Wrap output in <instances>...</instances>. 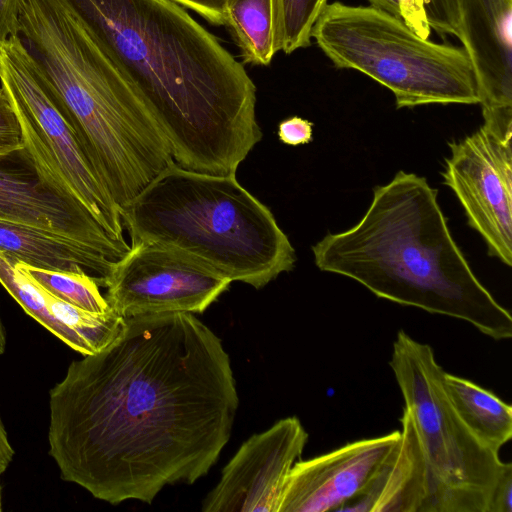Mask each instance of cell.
<instances>
[{"instance_id":"5","label":"cell","mask_w":512,"mask_h":512,"mask_svg":"<svg viewBox=\"0 0 512 512\" xmlns=\"http://www.w3.org/2000/svg\"><path fill=\"white\" fill-rule=\"evenodd\" d=\"M120 215L131 245L176 248L256 289L295 266V249L271 210L236 174L194 172L172 162Z\"/></svg>"},{"instance_id":"10","label":"cell","mask_w":512,"mask_h":512,"mask_svg":"<svg viewBox=\"0 0 512 512\" xmlns=\"http://www.w3.org/2000/svg\"><path fill=\"white\" fill-rule=\"evenodd\" d=\"M232 281L196 258L157 243L130 245L101 287L122 317L155 313H203Z\"/></svg>"},{"instance_id":"14","label":"cell","mask_w":512,"mask_h":512,"mask_svg":"<svg viewBox=\"0 0 512 512\" xmlns=\"http://www.w3.org/2000/svg\"><path fill=\"white\" fill-rule=\"evenodd\" d=\"M459 39L484 109L512 107V0H458Z\"/></svg>"},{"instance_id":"27","label":"cell","mask_w":512,"mask_h":512,"mask_svg":"<svg viewBox=\"0 0 512 512\" xmlns=\"http://www.w3.org/2000/svg\"><path fill=\"white\" fill-rule=\"evenodd\" d=\"M188 8L214 25H223V10L226 0H173Z\"/></svg>"},{"instance_id":"24","label":"cell","mask_w":512,"mask_h":512,"mask_svg":"<svg viewBox=\"0 0 512 512\" xmlns=\"http://www.w3.org/2000/svg\"><path fill=\"white\" fill-rule=\"evenodd\" d=\"M278 137L290 146L310 143L313 140V123L299 116L289 117L279 123Z\"/></svg>"},{"instance_id":"1","label":"cell","mask_w":512,"mask_h":512,"mask_svg":"<svg viewBox=\"0 0 512 512\" xmlns=\"http://www.w3.org/2000/svg\"><path fill=\"white\" fill-rule=\"evenodd\" d=\"M124 318L50 390L49 454L63 480L99 500L150 504L208 473L239 400L220 338L194 314Z\"/></svg>"},{"instance_id":"12","label":"cell","mask_w":512,"mask_h":512,"mask_svg":"<svg viewBox=\"0 0 512 512\" xmlns=\"http://www.w3.org/2000/svg\"><path fill=\"white\" fill-rule=\"evenodd\" d=\"M308 433L295 416L248 438L203 501L204 512H278L288 473L302 455Z\"/></svg>"},{"instance_id":"9","label":"cell","mask_w":512,"mask_h":512,"mask_svg":"<svg viewBox=\"0 0 512 512\" xmlns=\"http://www.w3.org/2000/svg\"><path fill=\"white\" fill-rule=\"evenodd\" d=\"M0 154V221L23 224L92 248L112 261L129 244L114 240L55 173L38 143Z\"/></svg>"},{"instance_id":"19","label":"cell","mask_w":512,"mask_h":512,"mask_svg":"<svg viewBox=\"0 0 512 512\" xmlns=\"http://www.w3.org/2000/svg\"><path fill=\"white\" fill-rule=\"evenodd\" d=\"M223 25L245 64L269 65L277 53L273 0H226Z\"/></svg>"},{"instance_id":"8","label":"cell","mask_w":512,"mask_h":512,"mask_svg":"<svg viewBox=\"0 0 512 512\" xmlns=\"http://www.w3.org/2000/svg\"><path fill=\"white\" fill-rule=\"evenodd\" d=\"M0 83L16 111L22 133L38 143L55 173L106 232L128 244L119 206L58 110L19 35L0 44Z\"/></svg>"},{"instance_id":"21","label":"cell","mask_w":512,"mask_h":512,"mask_svg":"<svg viewBox=\"0 0 512 512\" xmlns=\"http://www.w3.org/2000/svg\"><path fill=\"white\" fill-rule=\"evenodd\" d=\"M20 264L38 285L55 297L90 313L112 310L100 292L98 278L87 273L50 271Z\"/></svg>"},{"instance_id":"6","label":"cell","mask_w":512,"mask_h":512,"mask_svg":"<svg viewBox=\"0 0 512 512\" xmlns=\"http://www.w3.org/2000/svg\"><path fill=\"white\" fill-rule=\"evenodd\" d=\"M311 38L335 67L357 70L388 88L397 108L479 103L463 47L423 39L373 6L327 3Z\"/></svg>"},{"instance_id":"29","label":"cell","mask_w":512,"mask_h":512,"mask_svg":"<svg viewBox=\"0 0 512 512\" xmlns=\"http://www.w3.org/2000/svg\"><path fill=\"white\" fill-rule=\"evenodd\" d=\"M6 348V334L0 317V355L4 353Z\"/></svg>"},{"instance_id":"2","label":"cell","mask_w":512,"mask_h":512,"mask_svg":"<svg viewBox=\"0 0 512 512\" xmlns=\"http://www.w3.org/2000/svg\"><path fill=\"white\" fill-rule=\"evenodd\" d=\"M128 80L175 164L236 174L262 139L256 86L239 62L173 0H63Z\"/></svg>"},{"instance_id":"26","label":"cell","mask_w":512,"mask_h":512,"mask_svg":"<svg viewBox=\"0 0 512 512\" xmlns=\"http://www.w3.org/2000/svg\"><path fill=\"white\" fill-rule=\"evenodd\" d=\"M22 0H0V44L19 35L20 7Z\"/></svg>"},{"instance_id":"18","label":"cell","mask_w":512,"mask_h":512,"mask_svg":"<svg viewBox=\"0 0 512 512\" xmlns=\"http://www.w3.org/2000/svg\"><path fill=\"white\" fill-rule=\"evenodd\" d=\"M443 385L460 419L485 446L498 452L512 437V407L492 391L444 372Z\"/></svg>"},{"instance_id":"25","label":"cell","mask_w":512,"mask_h":512,"mask_svg":"<svg viewBox=\"0 0 512 512\" xmlns=\"http://www.w3.org/2000/svg\"><path fill=\"white\" fill-rule=\"evenodd\" d=\"M487 512H512V463H505L489 500Z\"/></svg>"},{"instance_id":"11","label":"cell","mask_w":512,"mask_h":512,"mask_svg":"<svg viewBox=\"0 0 512 512\" xmlns=\"http://www.w3.org/2000/svg\"><path fill=\"white\" fill-rule=\"evenodd\" d=\"M512 132L484 123L450 142L443 183L464 208L468 224L484 239L488 254L512 265Z\"/></svg>"},{"instance_id":"15","label":"cell","mask_w":512,"mask_h":512,"mask_svg":"<svg viewBox=\"0 0 512 512\" xmlns=\"http://www.w3.org/2000/svg\"><path fill=\"white\" fill-rule=\"evenodd\" d=\"M0 284L27 314L83 356L104 349L125 325V318L113 310L90 313L53 296L24 271L19 261L2 252Z\"/></svg>"},{"instance_id":"20","label":"cell","mask_w":512,"mask_h":512,"mask_svg":"<svg viewBox=\"0 0 512 512\" xmlns=\"http://www.w3.org/2000/svg\"><path fill=\"white\" fill-rule=\"evenodd\" d=\"M370 6L401 19L419 37L428 39L431 30L439 36L459 37L458 0H368Z\"/></svg>"},{"instance_id":"3","label":"cell","mask_w":512,"mask_h":512,"mask_svg":"<svg viewBox=\"0 0 512 512\" xmlns=\"http://www.w3.org/2000/svg\"><path fill=\"white\" fill-rule=\"evenodd\" d=\"M424 177L398 171L373 189L362 219L312 246L316 266L400 305L466 321L494 340L512 337V316L472 271Z\"/></svg>"},{"instance_id":"28","label":"cell","mask_w":512,"mask_h":512,"mask_svg":"<svg viewBox=\"0 0 512 512\" xmlns=\"http://www.w3.org/2000/svg\"><path fill=\"white\" fill-rule=\"evenodd\" d=\"M14 450L9 442L7 432L0 416V476L12 461Z\"/></svg>"},{"instance_id":"13","label":"cell","mask_w":512,"mask_h":512,"mask_svg":"<svg viewBox=\"0 0 512 512\" xmlns=\"http://www.w3.org/2000/svg\"><path fill=\"white\" fill-rule=\"evenodd\" d=\"M400 436L401 431L395 430L296 461L287 475L278 512L338 511L367 490Z\"/></svg>"},{"instance_id":"22","label":"cell","mask_w":512,"mask_h":512,"mask_svg":"<svg viewBox=\"0 0 512 512\" xmlns=\"http://www.w3.org/2000/svg\"><path fill=\"white\" fill-rule=\"evenodd\" d=\"M328 0H273L276 50L285 54L311 43V30Z\"/></svg>"},{"instance_id":"4","label":"cell","mask_w":512,"mask_h":512,"mask_svg":"<svg viewBox=\"0 0 512 512\" xmlns=\"http://www.w3.org/2000/svg\"><path fill=\"white\" fill-rule=\"evenodd\" d=\"M19 37L120 211L173 161L128 80L63 0H22Z\"/></svg>"},{"instance_id":"23","label":"cell","mask_w":512,"mask_h":512,"mask_svg":"<svg viewBox=\"0 0 512 512\" xmlns=\"http://www.w3.org/2000/svg\"><path fill=\"white\" fill-rule=\"evenodd\" d=\"M24 145L22 128L6 91L0 87V154Z\"/></svg>"},{"instance_id":"16","label":"cell","mask_w":512,"mask_h":512,"mask_svg":"<svg viewBox=\"0 0 512 512\" xmlns=\"http://www.w3.org/2000/svg\"><path fill=\"white\" fill-rule=\"evenodd\" d=\"M400 440L367 490L338 511L425 512L426 469L410 412L403 407Z\"/></svg>"},{"instance_id":"7","label":"cell","mask_w":512,"mask_h":512,"mask_svg":"<svg viewBox=\"0 0 512 512\" xmlns=\"http://www.w3.org/2000/svg\"><path fill=\"white\" fill-rule=\"evenodd\" d=\"M389 365L425 462V512H487L505 463L458 416L443 385L445 371L433 349L399 330Z\"/></svg>"},{"instance_id":"17","label":"cell","mask_w":512,"mask_h":512,"mask_svg":"<svg viewBox=\"0 0 512 512\" xmlns=\"http://www.w3.org/2000/svg\"><path fill=\"white\" fill-rule=\"evenodd\" d=\"M0 252L37 269L87 273L100 280V287L116 262L77 242L8 221H0Z\"/></svg>"},{"instance_id":"30","label":"cell","mask_w":512,"mask_h":512,"mask_svg":"<svg viewBox=\"0 0 512 512\" xmlns=\"http://www.w3.org/2000/svg\"><path fill=\"white\" fill-rule=\"evenodd\" d=\"M0 492H1V487H0ZM0 511H1V496H0Z\"/></svg>"}]
</instances>
